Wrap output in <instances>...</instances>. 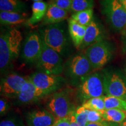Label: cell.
<instances>
[{"label":"cell","instance_id":"obj_24","mask_svg":"<svg viewBox=\"0 0 126 126\" xmlns=\"http://www.w3.org/2000/svg\"><path fill=\"white\" fill-rule=\"evenodd\" d=\"M105 109H117L126 111V100L119 97L106 96H104Z\"/></svg>","mask_w":126,"mask_h":126},{"label":"cell","instance_id":"obj_10","mask_svg":"<svg viewBox=\"0 0 126 126\" xmlns=\"http://www.w3.org/2000/svg\"><path fill=\"white\" fill-rule=\"evenodd\" d=\"M43 42L42 37L36 32H32L28 34L23 45L22 57L26 63H36L40 57Z\"/></svg>","mask_w":126,"mask_h":126},{"label":"cell","instance_id":"obj_11","mask_svg":"<svg viewBox=\"0 0 126 126\" xmlns=\"http://www.w3.org/2000/svg\"><path fill=\"white\" fill-rule=\"evenodd\" d=\"M28 77L16 73H11L1 79V94L3 96L15 98L28 81Z\"/></svg>","mask_w":126,"mask_h":126},{"label":"cell","instance_id":"obj_12","mask_svg":"<svg viewBox=\"0 0 126 126\" xmlns=\"http://www.w3.org/2000/svg\"><path fill=\"white\" fill-rule=\"evenodd\" d=\"M29 126H53L57 120L54 115L47 109L32 110L25 115Z\"/></svg>","mask_w":126,"mask_h":126},{"label":"cell","instance_id":"obj_29","mask_svg":"<svg viewBox=\"0 0 126 126\" xmlns=\"http://www.w3.org/2000/svg\"><path fill=\"white\" fill-rule=\"evenodd\" d=\"M88 123H99L105 120L102 117L101 112L96 110L88 109Z\"/></svg>","mask_w":126,"mask_h":126},{"label":"cell","instance_id":"obj_17","mask_svg":"<svg viewBox=\"0 0 126 126\" xmlns=\"http://www.w3.org/2000/svg\"><path fill=\"white\" fill-rule=\"evenodd\" d=\"M86 26L79 24L71 18L68 19V33L74 46L79 48L86 33Z\"/></svg>","mask_w":126,"mask_h":126},{"label":"cell","instance_id":"obj_34","mask_svg":"<svg viewBox=\"0 0 126 126\" xmlns=\"http://www.w3.org/2000/svg\"><path fill=\"white\" fill-rule=\"evenodd\" d=\"M75 111H73L70 114V126H79L76 122L75 116Z\"/></svg>","mask_w":126,"mask_h":126},{"label":"cell","instance_id":"obj_31","mask_svg":"<svg viewBox=\"0 0 126 126\" xmlns=\"http://www.w3.org/2000/svg\"><path fill=\"white\" fill-rule=\"evenodd\" d=\"M9 109V102L4 96L1 97L0 99V114L1 116L6 114Z\"/></svg>","mask_w":126,"mask_h":126},{"label":"cell","instance_id":"obj_16","mask_svg":"<svg viewBox=\"0 0 126 126\" xmlns=\"http://www.w3.org/2000/svg\"><path fill=\"white\" fill-rule=\"evenodd\" d=\"M12 61L13 59L8 42L6 32L1 33L0 36V68L1 73L8 68Z\"/></svg>","mask_w":126,"mask_h":126},{"label":"cell","instance_id":"obj_9","mask_svg":"<svg viewBox=\"0 0 126 126\" xmlns=\"http://www.w3.org/2000/svg\"><path fill=\"white\" fill-rule=\"evenodd\" d=\"M28 79L41 90L48 94L56 92L65 83V79L60 75L48 74L42 72H34Z\"/></svg>","mask_w":126,"mask_h":126},{"label":"cell","instance_id":"obj_40","mask_svg":"<svg viewBox=\"0 0 126 126\" xmlns=\"http://www.w3.org/2000/svg\"></svg>","mask_w":126,"mask_h":126},{"label":"cell","instance_id":"obj_6","mask_svg":"<svg viewBox=\"0 0 126 126\" xmlns=\"http://www.w3.org/2000/svg\"><path fill=\"white\" fill-rule=\"evenodd\" d=\"M83 53L95 70L103 67L111 60L113 49L110 43L103 40L88 47Z\"/></svg>","mask_w":126,"mask_h":126},{"label":"cell","instance_id":"obj_39","mask_svg":"<svg viewBox=\"0 0 126 126\" xmlns=\"http://www.w3.org/2000/svg\"></svg>","mask_w":126,"mask_h":126},{"label":"cell","instance_id":"obj_20","mask_svg":"<svg viewBox=\"0 0 126 126\" xmlns=\"http://www.w3.org/2000/svg\"><path fill=\"white\" fill-rule=\"evenodd\" d=\"M48 4L43 1L34 2L32 6V15L28 20L29 25H33L42 21L46 14Z\"/></svg>","mask_w":126,"mask_h":126},{"label":"cell","instance_id":"obj_35","mask_svg":"<svg viewBox=\"0 0 126 126\" xmlns=\"http://www.w3.org/2000/svg\"><path fill=\"white\" fill-rule=\"evenodd\" d=\"M119 1L126 10V0H119Z\"/></svg>","mask_w":126,"mask_h":126},{"label":"cell","instance_id":"obj_14","mask_svg":"<svg viewBox=\"0 0 126 126\" xmlns=\"http://www.w3.org/2000/svg\"><path fill=\"white\" fill-rule=\"evenodd\" d=\"M105 35L104 32L98 23L93 20L92 23L86 27L85 35L80 49L87 48L94 44L103 40Z\"/></svg>","mask_w":126,"mask_h":126},{"label":"cell","instance_id":"obj_21","mask_svg":"<svg viewBox=\"0 0 126 126\" xmlns=\"http://www.w3.org/2000/svg\"><path fill=\"white\" fill-rule=\"evenodd\" d=\"M101 113L104 120L107 122L120 124L126 119V111L121 109H105Z\"/></svg>","mask_w":126,"mask_h":126},{"label":"cell","instance_id":"obj_30","mask_svg":"<svg viewBox=\"0 0 126 126\" xmlns=\"http://www.w3.org/2000/svg\"><path fill=\"white\" fill-rule=\"evenodd\" d=\"M72 0H51L50 2L53 3L60 8L66 11H71Z\"/></svg>","mask_w":126,"mask_h":126},{"label":"cell","instance_id":"obj_19","mask_svg":"<svg viewBox=\"0 0 126 126\" xmlns=\"http://www.w3.org/2000/svg\"><path fill=\"white\" fill-rule=\"evenodd\" d=\"M8 42L12 57L15 60L18 57L20 53V45L22 40V35L21 32L16 28H12L6 32Z\"/></svg>","mask_w":126,"mask_h":126},{"label":"cell","instance_id":"obj_25","mask_svg":"<svg viewBox=\"0 0 126 126\" xmlns=\"http://www.w3.org/2000/svg\"><path fill=\"white\" fill-rule=\"evenodd\" d=\"M104 96L93 97V98L88 99V100L82 104V106L87 109L96 110L101 113L103 112L105 110Z\"/></svg>","mask_w":126,"mask_h":126},{"label":"cell","instance_id":"obj_38","mask_svg":"<svg viewBox=\"0 0 126 126\" xmlns=\"http://www.w3.org/2000/svg\"></svg>","mask_w":126,"mask_h":126},{"label":"cell","instance_id":"obj_2","mask_svg":"<svg viewBox=\"0 0 126 126\" xmlns=\"http://www.w3.org/2000/svg\"><path fill=\"white\" fill-rule=\"evenodd\" d=\"M47 109L54 115L56 120L67 117L76 110L70 89L54 92L46 105Z\"/></svg>","mask_w":126,"mask_h":126},{"label":"cell","instance_id":"obj_13","mask_svg":"<svg viewBox=\"0 0 126 126\" xmlns=\"http://www.w3.org/2000/svg\"><path fill=\"white\" fill-rule=\"evenodd\" d=\"M48 94L47 92L36 87L28 79V81L23 86L21 92L15 97V99H17L20 104L28 105L35 103Z\"/></svg>","mask_w":126,"mask_h":126},{"label":"cell","instance_id":"obj_5","mask_svg":"<svg viewBox=\"0 0 126 126\" xmlns=\"http://www.w3.org/2000/svg\"><path fill=\"white\" fill-rule=\"evenodd\" d=\"M36 63L39 72L48 74L60 75L64 70L61 56L44 43L42 53Z\"/></svg>","mask_w":126,"mask_h":126},{"label":"cell","instance_id":"obj_37","mask_svg":"<svg viewBox=\"0 0 126 126\" xmlns=\"http://www.w3.org/2000/svg\"><path fill=\"white\" fill-rule=\"evenodd\" d=\"M34 2H39V1H42V0H32Z\"/></svg>","mask_w":126,"mask_h":126},{"label":"cell","instance_id":"obj_32","mask_svg":"<svg viewBox=\"0 0 126 126\" xmlns=\"http://www.w3.org/2000/svg\"><path fill=\"white\" fill-rule=\"evenodd\" d=\"M53 126H70V115L67 117L57 120Z\"/></svg>","mask_w":126,"mask_h":126},{"label":"cell","instance_id":"obj_15","mask_svg":"<svg viewBox=\"0 0 126 126\" xmlns=\"http://www.w3.org/2000/svg\"><path fill=\"white\" fill-rule=\"evenodd\" d=\"M68 12L50 2L46 14L42 20V25L47 26L61 23L67 18Z\"/></svg>","mask_w":126,"mask_h":126},{"label":"cell","instance_id":"obj_7","mask_svg":"<svg viewBox=\"0 0 126 126\" xmlns=\"http://www.w3.org/2000/svg\"><path fill=\"white\" fill-rule=\"evenodd\" d=\"M65 74L72 81H81L93 70L84 53H77L69 58L64 65Z\"/></svg>","mask_w":126,"mask_h":126},{"label":"cell","instance_id":"obj_4","mask_svg":"<svg viewBox=\"0 0 126 126\" xmlns=\"http://www.w3.org/2000/svg\"><path fill=\"white\" fill-rule=\"evenodd\" d=\"M102 13L106 17L108 23L115 31L126 29V10L119 0H102Z\"/></svg>","mask_w":126,"mask_h":126},{"label":"cell","instance_id":"obj_27","mask_svg":"<svg viewBox=\"0 0 126 126\" xmlns=\"http://www.w3.org/2000/svg\"><path fill=\"white\" fill-rule=\"evenodd\" d=\"M88 110L82 106L77 108L75 111L76 122L79 126H86L88 123Z\"/></svg>","mask_w":126,"mask_h":126},{"label":"cell","instance_id":"obj_33","mask_svg":"<svg viewBox=\"0 0 126 126\" xmlns=\"http://www.w3.org/2000/svg\"><path fill=\"white\" fill-rule=\"evenodd\" d=\"M86 126H120V124L103 121L99 123H88Z\"/></svg>","mask_w":126,"mask_h":126},{"label":"cell","instance_id":"obj_22","mask_svg":"<svg viewBox=\"0 0 126 126\" xmlns=\"http://www.w3.org/2000/svg\"><path fill=\"white\" fill-rule=\"evenodd\" d=\"M25 5L20 0H0V12H24Z\"/></svg>","mask_w":126,"mask_h":126},{"label":"cell","instance_id":"obj_1","mask_svg":"<svg viewBox=\"0 0 126 126\" xmlns=\"http://www.w3.org/2000/svg\"><path fill=\"white\" fill-rule=\"evenodd\" d=\"M40 35L43 42L60 56H64L69 46L68 39L63 25L57 24L47 25L40 30Z\"/></svg>","mask_w":126,"mask_h":126},{"label":"cell","instance_id":"obj_3","mask_svg":"<svg viewBox=\"0 0 126 126\" xmlns=\"http://www.w3.org/2000/svg\"><path fill=\"white\" fill-rule=\"evenodd\" d=\"M103 74L99 72L90 74L82 79L78 86L77 97L82 104L93 97L105 96Z\"/></svg>","mask_w":126,"mask_h":126},{"label":"cell","instance_id":"obj_26","mask_svg":"<svg viewBox=\"0 0 126 126\" xmlns=\"http://www.w3.org/2000/svg\"><path fill=\"white\" fill-rule=\"evenodd\" d=\"M94 6V0H72L71 11L77 13L86 9H93Z\"/></svg>","mask_w":126,"mask_h":126},{"label":"cell","instance_id":"obj_28","mask_svg":"<svg viewBox=\"0 0 126 126\" xmlns=\"http://www.w3.org/2000/svg\"><path fill=\"white\" fill-rule=\"evenodd\" d=\"M0 126H25L22 119L17 116H10L1 120Z\"/></svg>","mask_w":126,"mask_h":126},{"label":"cell","instance_id":"obj_23","mask_svg":"<svg viewBox=\"0 0 126 126\" xmlns=\"http://www.w3.org/2000/svg\"><path fill=\"white\" fill-rule=\"evenodd\" d=\"M71 18L76 21L79 24L87 27L94 20V11L93 9H89L77 13H74L71 15Z\"/></svg>","mask_w":126,"mask_h":126},{"label":"cell","instance_id":"obj_18","mask_svg":"<svg viewBox=\"0 0 126 126\" xmlns=\"http://www.w3.org/2000/svg\"><path fill=\"white\" fill-rule=\"evenodd\" d=\"M28 15L25 12H0V22L3 25L18 26L28 22Z\"/></svg>","mask_w":126,"mask_h":126},{"label":"cell","instance_id":"obj_36","mask_svg":"<svg viewBox=\"0 0 126 126\" xmlns=\"http://www.w3.org/2000/svg\"><path fill=\"white\" fill-rule=\"evenodd\" d=\"M120 126H126V119L124 120L122 123L120 124Z\"/></svg>","mask_w":126,"mask_h":126},{"label":"cell","instance_id":"obj_8","mask_svg":"<svg viewBox=\"0 0 126 126\" xmlns=\"http://www.w3.org/2000/svg\"><path fill=\"white\" fill-rule=\"evenodd\" d=\"M105 94L126 100V77L117 71H106L103 74Z\"/></svg>","mask_w":126,"mask_h":126}]
</instances>
